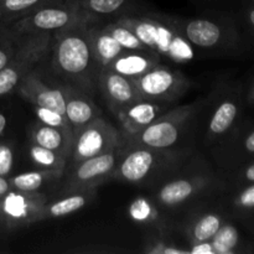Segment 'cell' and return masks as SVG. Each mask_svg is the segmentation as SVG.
Wrapping results in <instances>:
<instances>
[{"mask_svg":"<svg viewBox=\"0 0 254 254\" xmlns=\"http://www.w3.org/2000/svg\"><path fill=\"white\" fill-rule=\"evenodd\" d=\"M94 20L77 22L52 35L51 64L54 71L67 84L82 92L93 91L98 86L99 64L91 41V26Z\"/></svg>","mask_w":254,"mask_h":254,"instance_id":"1","label":"cell"},{"mask_svg":"<svg viewBox=\"0 0 254 254\" xmlns=\"http://www.w3.org/2000/svg\"><path fill=\"white\" fill-rule=\"evenodd\" d=\"M186 158L188 154L184 151L131 146L122 153L112 178L133 185L150 186L170 179Z\"/></svg>","mask_w":254,"mask_h":254,"instance_id":"2","label":"cell"},{"mask_svg":"<svg viewBox=\"0 0 254 254\" xmlns=\"http://www.w3.org/2000/svg\"><path fill=\"white\" fill-rule=\"evenodd\" d=\"M203 101L180 106L165 112L146 128L134 135H129L131 146H145L153 149H170L180 139L186 126L202 108Z\"/></svg>","mask_w":254,"mask_h":254,"instance_id":"3","label":"cell"},{"mask_svg":"<svg viewBox=\"0 0 254 254\" xmlns=\"http://www.w3.org/2000/svg\"><path fill=\"white\" fill-rule=\"evenodd\" d=\"M94 20L79 11L72 0H55L32 10L7 29L16 36L27 34H55L77 22Z\"/></svg>","mask_w":254,"mask_h":254,"instance_id":"4","label":"cell"},{"mask_svg":"<svg viewBox=\"0 0 254 254\" xmlns=\"http://www.w3.org/2000/svg\"><path fill=\"white\" fill-rule=\"evenodd\" d=\"M54 34H27L17 36V47L9 64L0 69V97L17 88L21 79L34 71L50 54Z\"/></svg>","mask_w":254,"mask_h":254,"instance_id":"5","label":"cell"},{"mask_svg":"<svg viewBox=\"0 0 254 254\" xmlns=\"http://www.w3.org/2000/svg\"><path fill=\"white\" fill-rule=\"evenodd\" d=\"M49 201L44 192H22L11 189L0 197V235L41 221V211Z\"/></svg>","mask_w":254,"mask_h":254,"instance_id":"6","label":"cell"},{"mask_svg":"<svg viewBox=\"0 0 254 254\" xmlns=\"http://www.w3.org/2000/svg\"><path fill=\"white\" fill-rule=\"evenodd\" d=\"M119 131L98 117L73 135L71 158L73 164L117 150L122 145Z\"/></svg>","mask_w":254,"mask_h":254,"instance_id":"7","label":"cell"},{"mask_svg":"<svg viewBox=\"0 0 254 254\" xmlns=\"http://www.w3.org/2000/svg\"><path fill=\"white\" fill-rule=\"evenodd\" d=\"M141 99L173 102L180 98L191 83L180 71L156 64L138 78L133 79Z\"/></svg>","mask_w":254,"mask_h":254,"instance_id":"8","label":"cell"},{"mask_svg":"<svg viewBox=\"0 0 254 254\" xmlns=\"http://www.w3.org/2000/svg\"><path fill=\"white\" fill-rule=\"evenodd\" d=\"M122 153L123 151L117 149L111 153L93 156L74 164L64 184V192L96 189L104 180L112 178Z\"/></svg>","mask_w":254,"mask_h":254,"instance_id":"9","label":"cell"},{"mask_svg":"<svg viewBox=\"0 0 254 254\" xmlns=\"http://www.w3.org/2000/svg\"><path fill=\"white\" fill-rule=\"evenodd\" d=\"M178 29L191 45L203 50L225 46L233 39L228 27L210 19L179 20Z\"/></svg>","mask_w":254,"mask_h":254,"instance_id":"10","label":"cell"},{"mask_svg":"<svg viewBox=\"0 0 254 254\" xmlns=\"http://www.w3.org/2000/svg\"><path fill=\"white\" fill-rule=\"evenodd\" d=\"M211 186V179L202 174L168 179L161 184L155 198L164 207H178L202 193Z\"/></svg>","mask_w":254,"mask_h":254,"instance_id":"11","label":"cell"},{"mask_svg":"<svg viewBox=\"0 0 254 254\" xmlns=\"http://www.w3.org/2000/svg\"><path fill=\"white\" fill-rule=\"evenodd\" d=\"M98 87L114 114L141 99L133 79L113 71L109 67H102L98 76Z\"/></svg>","mask_w":254,"mask_h":254,"instance_id":"12","label":"cell"},{"mask_svg":"<svg viewBox=\"0 0 254 254\" xmlns=\"http://www.w3.org/2000/svg\"><path fill=\"white\" fill-rule=\"evenodd\" d=\"M16 89L32 106L54 109L66 116V99L61 86L51 87L45 83L36 68L21 79Z\"/></svg>","mask_w":254,"mask_h":254,"instance_id":"13","label":"cell"},{"mask_svg":"<svg viewBox=\"0 0 254 254\" xmlns=\"http://www.w3.org/2000/svg\"><path fill=\"white\" fill-rule=\"evenodd\" d=\"M66 99V118L74 134L99 117V111L86 92L69 84L61 86Z\"/></svg>","mask_w":254,"mask_h":254,"instance_id":"14","label":"cell"},{"mask_svg":"<svg viewBox=\"0 0 254 254\" xmlns=\"http://www.w3.org/2000/svg\"><path fill=\"white\" fill-rule=\"evenodd\" d=\"M164 102L140 99L116 113L126 130L127 136L134 135L153 123L163 114Z\"/></svg>","mask_w":254,"mask_h":254,"instance_id":"15","label":"cell"},{"mask_svg":"<svg viewBox=\"0 0 254 254\" xmlns=\"http://www.w3.org/2000/svg\"><path fill=\"white\" fill-rule=\"evenodd\" d=\"M117 22L129 27L135 34V36L143 42L144 46L148 47L151 51L166 52V49L171 45V39L166 40L168 32L166 29L159 25L155 20L149 17H121Z\"/></svg>","mask_w":254,"mask_h":254,"instance_id":"16","label":"cell"},{"mask_svg":"<svg viewBox=\"0 0 254 254\" xmlns=\"http://www.w3.org/2000/svg\"><path fill=\"white\" fill-rule=\"evenodd\" d=\"M159 54L155 51H128L124 50L108 66L113 71L130 79H135L158 64Z\"/></svg>","mask_w":254,"mask_h":254,"instance_id":"17","label":"cell"},{"mask_svg":"<svg viewBox=\"0 0 254 254\" xmlns=\"http://www.w3.org/2000/svg\"><path fill=\"white\" fill-rule=\"evenodd\" d=\"M29 135L32 144L57 151L67 159L71 158L72 143H73L72 134L39 122L30 127Z\"/></svg>","mask_w":254,"mask_h":254,"instance_id":"18","label":"cell"},{"mask_svg":"<svg viewBox=\"0 0 254 254\" xmlns=\"http://www.w3.org/2000/svg\"><path fill=\"white\" fill-rule=\"evenodd\" d=\"M94 190L96 189L68 191L62 197L56 198L54 201H47L42 207L41 221L47 220V218L64 217V216L77 212L88 203L92 196L94 195Z\"/></svg>","mask_w":254,"mask_h":254,"instance_id":"19","label":"cell"},{"mask_svg":"<svg viewBox=\"0 0 254 254\" xmlns=\"http://www.w3.org/2000/svg\"><path fill=\"white\" fill-rule=\"evenodd\" d=\"M64 175V170L61 169H39L10 176L9 183L14 190L22 192H42V189L57 184Z\"/></svg>","mask_w":254,"mask_h":254,"instance_id":"20","label":"cell"},{"mask_svg":"<svg viewBox=\"0 0 254 254\" xmlns=\"http://www.w3.org/2000/svg\"><path fill=\"white\" fill-rule=\"evenodd\" d=\"M240 114V101L236 96H227L218 103L208 123V136L218 138L227 133Z\"/></svg>","mask_w":254,"mask_h":254,"instance_id":"21","label":"cell"},{"mask_svg":"<svg viewBox=\"0 0 254 254\" xmlns=\"http://www.w3.org/2000/svg\"><path fill=\"white\" fill-rule=\"evenodd\" d=\"M91 41L94 55L102 67H106L124 51L119 42L111 35V32L102 27L98 29L94 22L91 26Z\"/></svg>","mask_w":254,"mask_h":254,"instance_id":"22","label":"cell"},{"mask_svg":"<svg viewBox=\"0 0 254 254\" xmlns=\"http://www.w3.org/2000/svg\"><path fill=\"white\" fill-rule=\"evenodd\" d=\"M55 0H0V26L9 27L32 10Z\"/></svg>","mask_w":254,"mask_h":254,"instance_id":"23","label":"cell"},{"mask_svg":"<svg viewBox=\"0 0 254 254\" xmlns=\"http://www.w3.org/2000/svg\"><path fill=\"white\" fill-rule=\"evenodd\" d=\"M223 221L218 213L206 212L196 218L189 228V238L191 243L208 242L217 233Z\"/></svg>","mask_w":254,"mask_h":254,"instance_id":"24","label":"cell"},{"mask_svg":"<svg viewBox=\"0 0 254 254\" xmlns=\"http://www.w3.org/2000/svg\"><path fill=\"white\" fill-rule=\"evenodd\" d=\"M73 4L87 16L98 19L121 12L129 5L130 0H72Z\"/></svg>","mask_w":254,"mask_h":254,"instance_id":"25","label":"cell"},{"mask_svg":"<svg viewBox=\"0 0 254 254\" xmlns=\"http://www.w3.org/2000/svg\"><path fill=\"white\" fill-rule=\"evenodd\" d=\"M241 236L237 228L231 223H222L212 240L210 241L215 254H233L237 252Z\"/></svg>","mask_w":254,"mask_h":254,"instance_id":"26","label":"cell"},{"mask_svg":"<svg viewBox=\"0 0 254 254\" xmlns=\"http://www.w3.org/2000/svg\"><path fill=\"white\" fill-rule=\"evenodd\" d=\"M29 156L32 163L39 169H61V170H64L67 160H68L66 156L57 153V151L32 143L29 146Z\"/></svg>","mask_w":254,"mask_h":254,"instance_id":"27","label":"cell"},{"mask_svg":"<svg viewBox=\"0 0 254 254\" xmlns=\"http://www.w3.org/2000/svg\"><path fill=\"white\" fill-rule=\"evenodd\" d=\"M104 27L111 32L112 36L119 42V45L124 50H128V51H151L148 47L144 46L143 42L135 36V34L129 27L124 26L117 21L106 25Z\"/></svg>","mask_w":254,"mask_h":254,"instance_id":"28","label":"cell"},{"mask_svg":"<svg viewBox=\"0 0 254 254\" xmlns=\"http://www.w3.org/2000/svg\"><path fill=\"white\" fill-rule=\"evenodd\" d=\"M129 216L138 223H153L158 218V210L148 198L138 197L130 203Z\"/></svg>","mask_w":254,"mask_h":254,"instance_id":"29","label":"cell"},{"mask_svg":"<svg viewBox=\"0 0 254 254\" xmlns=\"http://www.w3.org/2000/svg\"><path fill=\"white\" fill-rule=\"evenodd\" d=\"M34 108H35V114H36L37 119H39L41 123L46 124V126H50V127H54V128L61 129V130L73 135L71 126H69L68 121H67L64 114L59 113V112L54 111V109L45 108V107L34 106Z\"/></svg>","mask_w":254,"mask_h":254,"instance_id":"30","label":"cell"},{"mask_svg":"<svg viewBox=\"0 0 254 254\" xmlns=\"http://www.w3.org/2000/svg\"><path fill=\"white\" fill-rule=\"evenodd\" d=\"M17 47V36L12 34L7 27L0 26V69L4 68Z\"/></svg>","mask_w":254,"mask_h":254,"instance_id":"31","label":"cell"},{"mask_svg":"<svg viewBox=\"0 0 254 254\" xmlns=\"http://www.w3.org/2000/svg\"><path fill=\"white\" fill-rule=\"evenodd\" d=\"M15 166V146L11 141L0 140V176L10 178Z\"/></svg>","mask_w":254,"mask_h":254,"instance_id":"32","label":"cell"},{"mask_svg":"<svg viewBox=\"0 0 254 254\" xmlns=\"http://www.w3.org/2000/svg\"><path fill=\"white\" fill-rule=\"evenodd\" d=\"M235 207L240 208V210H254V183L251 184L246 189H243L237 196H236Z\"/></svg>","mask_w":254,"mask_h":254,"instance_id":"33","label":"cell"},{"mask_svg":"<svg viewBox=\"0 0 254 254\" xmlns=\"http://www.w3.org/2000/svg\"><path fill=\"white\" fill-rule=\"evenodd\" d=\"M145 252L150 254H188L189 250L178 248L164 241H156L154 245H151V247L146 248Z\"/></svg>","mask_w":254,"mask_h":254,"instance_id":"34","label":"cell"},{"mask_svg":"<svg viewBox=\"0 0 254 254\" xmlns=\"http://www.w3.org/2000/svg\"><path fill=\"white\" fill-rule=\"evenodd\" d=\"M189 254H215V252H213L212 246L208 241V242L193 243L192 247L189 250Z\"/></svg>","mask_w":254,"mask_h":254,"instance_id":"35","label":"cell"},{"mask_svg":"<svg viewBox=\"0 0 254 254\" xmlns=\"http://www.w3.org/2000/svg\"><path fill=\"white\" fill-rule=\"evenodd\" d=\"M240 179L242 181H246V183L253 184L254 183V163L248 165L245 170L241 173Z\"/></svg>","mask_w":254,"mask_h":254,"instance_id":"36","label":"cell"},{"mask_svg":"<svg viewBox=\"0 0 254 254\" xmlns=\"http://www.w3.org/2000/svg\"><path fill=\"white\" fill-rule=\"evenodd\" d=\"M243 149L248 154H254V129L247 135V138L243 141Z\"/></svg>","mask_w":254,"mask_h":254,"instance_id":"37","label":"cell"},{"mask_svg":"<svg viewBox=\"0 0 254 254\" xmlns=\"http://www.w3.org/2000/svg\"><path fill=\"white\" fill-rule=\"evenodd\" d=\"M11 189L12 188L9 183V178H2V176H0V197L6 195Z\"/></svg>","mask_w":254,"mask_h":254,"instance_id":"38","label":"cell"},{"mask_svg":"<svg viewBox=\"0 0 254 254\" xmlns=\"http://www.w3.org/2000/svg\"><path fill=\"white\" fill-rule=\"evenodd\" d=\"M7 127V119L6 117H5V114L0 113V136L4 134L5 129H6Z\"/></svg>","mask_w":254,"mask_h":254,"instance_id":"39","label":"cell"},{"mask_svg":"<svg viewBox=\"0 0 254 254\" xmlns=\"http://www.w3.org/2000/svg\"><path fill=\"white\" fill-rule=\"evenodd\" d=\"M247 20H248V22L251 24V26H252L254 29V5L252 7H250V9H248Z\"/></svg>","mask_w":254,"mask_h":254,"instance_id":"40","label":"cell"},{"mask_svg":"<svg viewBox=\"0 0 254 254\" xmlns=\"http://www.w3.org/2000/svg\"><path fill=\"white\" fill-rule=\"evenodd\" d=\"M248 102H250V103H254V83L252 88L250 89V93H248Z\"/></svg>","mask_w":254,"mask_h":254,"instance_id":"41","label":"cell"}]
</instances>
